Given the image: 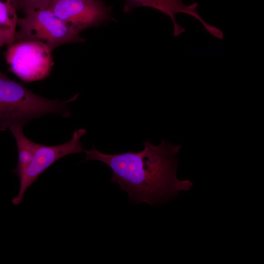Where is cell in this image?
I'll list each match as a JSON object with an SVG mask.
<instances>
[{
    "instance_id": "cell-1",
    "label": "cell",
    "mask_w": 264,
    "mask_h": 264,
    "mask_svg": "<svg viewBox=\"0 0 264 264\" xmlns=\"http://www.w3.org/2000/svg\"><path fill=\"white\" fill-rule=\"evenodd\" d=\"M144 146L138 152L106 154L93 145L91 149L84 150L85 160H98L108 165L113 173L110 181L118 184L121 190L128 193L129 200L135 204H161L178 197L180 191L191 189V181L176 177V155L181 145L163 140L157 146L147 140Z\"/></svg>"
},
{
    "instance_id": "cell-2",
    "label": "cell",
    "mask_w": 264,
    "mask_h": 264,
    "mask_svg": "<svg viewBox=\"0 0 264 264\" xmlns=\"http://www.w3.org/2000/svg\"><path fill=\"white\" fill-rule=\"evenodd\" d=\"M79 94L66 100L47 99L32 92L0 70V130L14 126L23 127L32 119L48 114L68 117L71 113L67 106L76 100Z\"/></svg>"
},
{
    "instance_id": "cell-3",
    "label": "cell",
    "mask_w": 264,
    "mask_h": 264,
    "mask_svg": "<svg viewBox=\"0 0 264 264\" xmlns=\"http://www.w3.org/2000/svg\"><path fill=\"white\" fill-rule=\"evenodd\" d=\"M15 41H35L47 45L52 51L70 43H83L82 31L56 16L48 8L34 11L19 18Z\"/></svg>"
},
{
    "instance_id": "cell-4",
    "label": "cell",
    "mask_w": 264,
    "mask_h": 264,
    "mask_svg": "<svg viewBox=\"0 0 264 264\" xmlns=\"http://www.w3.org/2000/svg\"><path fill=\"white\" fill-rule=\"evenodd\" d=\"M52 51L41 42L15 41L7 45L5 52L8 70L24 82L44 79L54 66Z\"/></svg>"
},
{
    "instance_id": "cell-5",
    "label": "cell",
    "mask_w": 264,
    "mask_h": 264,
    "mask_svg": "<svg viewBox=\"0 0 264 264\" xmlns=\"http://www.w3.org/2000/svg\"><path fill=\"white\" fill-rule=\"evenodd\" d=\"M86 133V129H79L73 132L71 139L65 143L52 146L39 144L31 161L18 176L20 190L18 195L12 199V203L15 205L20 204L29 187L56 161L67 155L83 152L84 149L80 139Z\"/></svg>"
},
{
    "instance_id": "cell-6",
    "label": "cell",
    "mask_w": 264,
    "mask_h": 264,
    "mask_svg": "<svg viewBox=\"0 0 264 264\" xmlns=\"http://www.w3.org/2000/svg\"><path fill=\"white\" fill-rule=\"evenodd\" d=\"M47 8L81 31L111 20V7L103 0H52Z\"/></svg>"
},
{
    "instance_id": "cell-7",
    "label": "cell",
    "mask_w": 264,
    "mask_h": 264,
    "mask_svg": "<svg viewBox=\"0 0 264 264\" xmlns=\"http://www.w3.org/2000/svg\"><path fill=\"white\" fill-rule=\"evenodd\" d=\"M123 8L125 13L139 7H148L157 10L168 16L172 22L173 34L177 37L185 32V29L179 24L176 19L178 13L188 15L198 20L205 31L218 39L223 36V32L219 28L206 22L197 11L198 3L194 2L186 4L183 0H125Z\"/></svg>"
},
{
    "instance_id": "cell-8",
    "label": "cell",
    "mask_w": 264,
    "mask_h": 264,
    "mask_svg": "<svg viewBox=\"0 0 264 264\" xmlns=\"http://www.w3.org/2000/svg\"><path fill=\"white\" fill-rule=\"evenodd\" d=\"M22 126H14L10 127L14 137L18 150L17 166L12 171L18 176L31 161L34 153L39 145L28 139L23 133Z\"/></svg>"
},
{
    "instance_id": "cell-9",
    "label": "cell",
    "mask_w": 264,
    "mask_h": 264,
    "mask_svg": "<svg viewBox=\"0 0 264 264\" xmlns=\"http://www.w3.org/2000/svg\"><path fill=\"white\" fill-rule=\"evenodd\" d=\"M17 10L15 0H0V31L8 40V45L15 41L19 18Z\"/></svg>"
},
{
    "instance_id": "cell-10",
    "label": "cell",
    "mask_w": 264,
    "mask_h": 264,
    "mask_svg": "<svg viewBox=\"0 0 264 264\" xmlns=\"http://www.w3.org/2000/svg\"><path fill=\"white\" fill-rule=\"evenodd\" d=\"M52 0H15L18 10L24 15L46 9Z\"/></svg>"
},
{
    "instance_id": "cell-11",
    "label": "cell",
    "mask_w": 264,
    "mask_h": 264,
    "mask_svg": "<svg viewBox=\"0 0 264 264\" xmlns=\"http://www.w3.org/2000/svg\"><path fill=\"white\" fill-rule=\"evenodd\" d=\"M9 41L6 36L0 31V48L3 45L9 44Z\"/></svg>"
}]
</instances>
